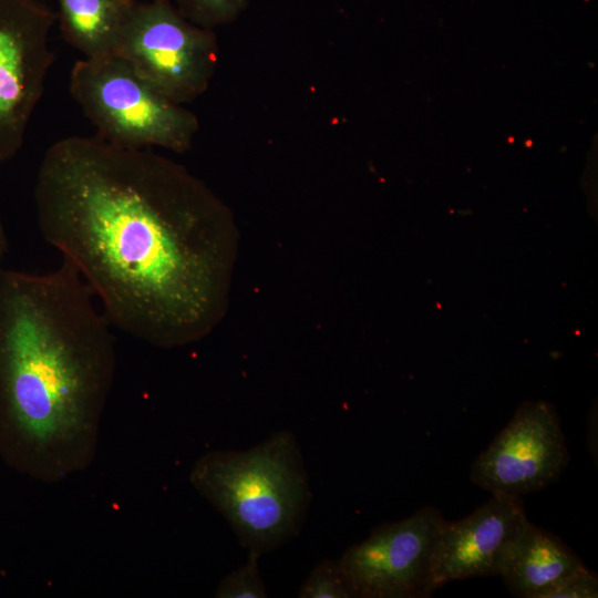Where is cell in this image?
Here are the masks:
<instances>
[{
	"label": "cell",
	"instance_id": "6da1fadb",
	"mask_svg": "<svg viewBox=\"0 0 598 598\" xmlns=\"http://www.w3.org/2000/svg\"><path fill=\"white\" fill-rule=\"evenodd\" d=\"M33 196L42 237L79 271L112 327L172 349L203 340L224 318L238 228L181 163L68 136L44 153Z\"/></svg>",
	"mask_w": 598,
	"mask_h": 598
},
{
	"label": "cell",
	"instance_id": "7a4b0ae2",
	"mask_svg": "<svg viewBox=\"0 0 598 598\" xmlns=\"http://www.w3.org/2000/svg\"><path fill=\"white\" fill-rule=\"evenodd\" d=\"M65 259L0 268V457L55 484L90 467L116 371L111 323Z\"/></svg>",
	"mask_w": 598,
	"mask_h": 598
},
{
	"label": "cell",
	"instance_id": "3957f363",
	"mask_svg": "<svg viewBox=\"0 0 598 598\" xmlns=\"http://www.w3.org/2000/svg\"><path fill=\"white\" fill-rule=\"evenodd\" d=\"M189 482L228 522L239 543L258 555L297 536L309 511L311 488L290 431H278L245 451L203 454Z\"/></svg>",
	"mask_w": 598,
	"mask_h": 598
},
{
	"label": "cell",
	"instance_id": "277c9868",
	"mask_svg": "<svg viewBox=\"0 0 598 598\" xmlns=\"http://www.w3.org/2000/svg\"><path fill=\"white\" fill-rule=\"evenodd\" d=\"M70 93L96 136L118 147L182 154L199 131L190 110L156 90L116 53L76 61Z\"/></svg>",
	"mask_w": 598,
	"mask_h": 598
},
{
	"label": "cell",
	"instance_id": "5b68a950",
	"mask_svg": "<svg viewBox=\"0 0 598 598\" xmlns=\"http://www.w3.org/2000/svg\"><path fill=\"white\" fill-rule=\"evenodd\" d=\"M115 53L183 105L208 90L218 62L213 30L188 20L169 0H136Z\"/></svg>",
	"mask_w": 598,
	"mask_h": 598
},
{
	"label": "cell",
	"instance_id": "8992f818",
	"mask_svg": "<svg viewBox=\"0 0 598 598\" xmlns=\"http://www.w3.org/2000/svg\"><path fill=\"white\" fill-rule=\"evenodd\" d=\"M446 523L425 506L410 517L375 527L364 540L348 547L340 565L357 597H430L437 542Z\"/></svg>",
	"mask_w": 598,
	"mask_h": 598
},
{
	"label": "cell",
	"instance_id": "52a82bcc",
	"mask_svg": "<svg viewBox=\"0 0 598 598\" xmlns=\"http://www.w3.org/2000/svg\"><path fill=\"white\" fill-rule=\"evenodd\" d=\"M56 13L38 0H0V163L24 144L53 63Z\"/></svg>",
	"mask_w": 598,
	"mask_h": 598
},
{
	"label": "cell",
	"instance_id": "ba28073f",
	"mask_svg": "<svg viewBox=\"0 0 598 598\" xmlns=\"http://www.w3.org/2000/svg\"><path fill=\"white\" fill-rule=\"evenodd\" d=\"M569 452L554 406L527 401L472 464L470 477L492 495L522 496L555 482Z\"/></svg>",
	"mask_w": 598,
	"mask_h": 598
},
{
	"label": "cell",
	"instance_id": "9c48e42d",
	"mask_svg": "<svg viewBox=\"0 0 598 598\" xmlns=\"http://www.w3.org/2000/svg\"><path fill=\"white\" fill-rule=\"evenodd\" d=\"M528 522L520 496L499 494L466 517L446 520L434 557L433 590L453 580L501 576Z\"/></svg>",
	"mask_w": 598,
	"mask_h": 598
},
{
	"label": "cell",
	"instance_id": "30bf717a",
	"mask_svg": "<svg viewBox=\"0 0 598 598\" xmlns=\"http://www.w3.org/2000/svg\"><path fill=\"white\" fill-rule=\"evenodd\" d=\"M584 567L578 555L559 537L528 522L511 548L499 577L516 597L543 598Z\"/></svg>",
	"mask_w": 598,
	"mask_h": 598
},
{
	"label": "cell",
	"instance_id": "8fae6325",
	"mask_svg": "<svg viewBox=\"0 0 598 598\" xmlns=\"http://www.w3.org/2000/svg\"><path fill=\"white\" fill-rule=\"evenodd\" d=\"M136 0H58L65 40L84 58L115 53Z\"/></svg>",
	"mask_w": 598,
	"mask_h": 598
},
{
	"label": "cell",
	"instance_id": "7c38bea8",
	"mask_svg": "<svg viewBox=\"0 0 598 598\" xmlns=\"http://www.w3.org/2000/svg\"><path fill=\"white\" fill-rule=\"evenodd\" d=\"M300 598H351L357 597L342 570L339 559H322L311 569L302 582Z\"/></svg>",
	"mask_w": 598,
	"mask_h": 598
},
{
	"label": "cell",
	"instance_id": "4fadbf2b",
	"mask_svg": "<svg viewBox=\"0 0 598 598\" xmlns=\"http://www.w3.org/2000/svg\"><path fill=\"white\" fill-rule=\"evenodd\" d=\"M250 0H177L178 10L192 22L206 29L231 23Z\"/></svg>",
	"mask_w": 598,
	"mask_h": 598
},
{
	"label": "cell",
	"instance_id": "5bb4252c",
	"mask_svg": "<svg viewBox=\"0 0 598 598\" xmlns=\"http://www.w3.org/2000/svg\"><path fill=\"white\" fill-rule=\"evenodd\" d=\"M260 555L248 551V559L240 567L226 575L219 582L215 597L218 598H265L267 590L261 579L258 561Z\"/></svg>",
	"mask_w": 598,
	"mask_h": 598
},
{
	"label": "cell",
	"instance_id": "9a60e30c",
	"mask_svg": "<svg viewBox=\"0 0 598 598\" xmlns=\"http://www.w3.org/2000/svg\"><path fill=\"white\" fill-rule=\"evenodd\" d=\"M598 577L584 567L550 588L543 598H596Z\"/></svg>",
	"mask_w": 598,
	"mask_h": 598
},
{
	"label": "cell",
	"instance_id": "2e32d148",
	"mask_svg": "<svg viewBox=\"0 0 598 598\" xmlns=\"http://www.w3.org/2000/svg\"><path fill=\"white\" fill-rule=\"evenodd\" d=\"M7 249H8V238H7L4 226L2 221L0 220V262L2 258L4 257Z\"/></svg>",
	"mask_w": 598,
	"mask_h": 598
}]
</instances>
